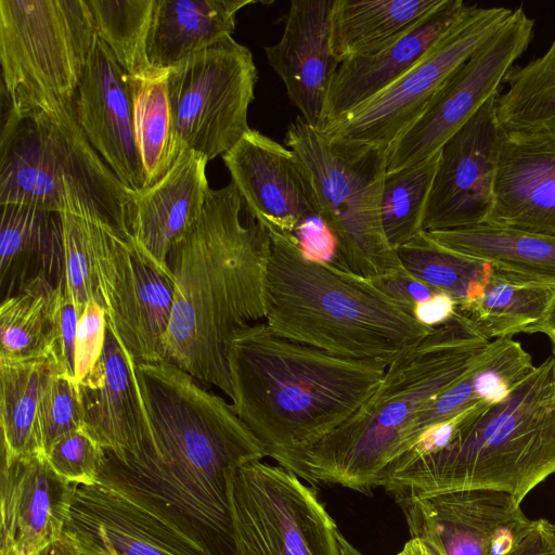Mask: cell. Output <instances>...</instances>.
<instances>
[{
	"instance_id": "6da1fadb",
	"label": "cell",
	"mask_w": 555,
	"mask_h": 555,
	"mask_svg": "<svg viewBox=\"0 0 555 555\" xmlns=\"http://www.w3.org/2000/svg\"><path fill=\"white\" fill-rule=\"evenodd\" d=\"M146 428L124 462L106 451L98 485L167 522L207 555H236L229 481L264 450L221 396L177 365L138 362Z\"/></svg>"
},
{
	"instance_id": "7a4b0ae2",
	"label": "cell",
	"mask_w": 555,
	"mask_h": 555,
	"mask_svg": "<svg viewBox=\"0 0 555 555\" xmlns=\"http://www.w3.org/2000/svg\"><path fill=\"white\" fill-rule=\"evenodd\" d=\"M235 185L209 189L195 222L167 263L173 304L166 361L231 400L227 347L240 330L266 319L270 231L246 208Z\"/></svg>"
},
{
	"instance_id": "3957f363",
	"label": "cell",
	"mask_w": 555,
	"mask_h": 555,
	"mask_svg": "<svg viewBox=\"0 0 555 555\" xmlns=\"http://www.w3.org/2000/svg\"><path fill=\"white\" fill-rule=\"evenodd\" d=\"M227 361L235 413L266 456L306 481L307 453L359 410L387 367L291 340L266 322L237 331Z\"/></svg>"
},
{
	"instance_id": "277c9868",
	"label": "cell",
	"mask_w": 555,
	"mask_h": 555,
	"mask_svg": "<svg viewBox=\"0 0 555 555\" xmlns=\"http://www.w3.org/2000/svg\"><path fill=\"white\" fill-rule=\"evenodd\" d=\"M266 324L328 353L390 364L434 328L377 282L307 256L294 234L269 228Z\"/></svg>"
},
{
	"instance_id": "5b68a950",
	"label": "cell",
	"mask_w": 555,
	"mask_h": 555,
	"mask_svg": "<svg viewBox=\"0 0 555 555\" xmlns=\"http://www.w3.org/2000/svg\"><path fill=\"white\" fill-rule=\"evenodd\" d=\"M555 473V353L503 400L474 405L441 449L396 463L383 487L395 500L460 490L511 494L520 505Z\"/></svg>"
},
{
	"instance_id": "8992f818",
	"label": "cell",
	"mask_w": 555,
	"mask_h": 555,
	"mask_svg": "<svg viewBox=\"0 0 555 555\" xmlns=\"http://www.w3.org/2000/svg\"><path fill=\"white\" fill-rule=\"evenodd\" d=\"M490 343L459 312L435 327L388 364L359 410L307 453L308 482L366 495L383 487L406 427L474 367Z\"/></svg>"
},
{
	"instance_id": "52a82bcc",
	"label": "cell",
	"mask_w": 555,
	"mask_h": 555,
	"mask_svg": "<svg viewBox=\"0 0 555 555\" xmlns=\"http://www.w3.org/2000/svg\"><path fill=\"white\" fill-rule=\"evenodd\" d=\"M0 205L72 212L129 236L135 196L93 150L74 104L15 115L2 108Z\"/></svg>"
},
{
	"instance_id": "ba28073f",
	"label": "cell",
	"mask_w": 555,
	"mask_h": 555,
	"mask_svg": "<svg viewBox=\"0 0 555 555\" xmlns=\"http://www.w3.org/2000/svg\"><path fill=\"white\" fill-rule=\"evenodd\" d=\"M284 142L310 175L319 219L335 243L336 266L374 282L405 273L382 224L387 150L338 147L300 116L288 125Z\"/></svg>"
},
{
	"instance_id": "9c48e42d",
	"label": "cell",
	"mask_w": 555,
	"mask_h": 555,
	"mask_svg": "<svg viewBox=\"0 0 555 555\" xmlns=\"http://www.w3.org/2000/svg\"><path fill=\"white\" fill-rule=\"evenodd\" d=\"M96 42L87 0H0L2 108L73 105Z\"/></svg>"
},
{
	"instance_id": "30bf717a",
	"label": "cell",
	"mask_w": 555,
	"mask_h": 555,
	"mask_svg": "<svg viewBox=\"0 0 555 555\" xmlns=\"http://www.w3.org/2000/svg\"><path fill=\"white\" fill-rule=\"evenodd\" d=\"M512 11L473 4L404 75L319 131L330 143L345 150H388L421 116L448 78L501 28Z\"/></svg>"
},
{
	"instance_id": "8fae6325",
	"label": "cell",
	"mask_w": 555,
	"mask_h": 555,
	"mask_svg": "<svg viewBox=\"0 0 555 555\" xmlns=\"http://www.w3.org/2000/svg\"><path fill=\"white\" fill-rule=\"evenodd\" d=\"M229 499L236 555H340L335 521L288 469L244 463L230 477Z\"/></svg>"
},
{
	"instance_id": "7c38bea8",
	"label": "cell",
	"mask_w": 555,
	"mask_h": 555,
	"mask_svg": "<svg viewBox=\"0 0 555 555\" xmlns=\"http://www.w3.org/2000/svg\"><path fill=\"white\" fill-rule=\"evenodd\" d=\"M258 74L250 50L232 36L168 70L167 89L179 151L209 160L250 130L248 108Z\"/></svg>"
},
{
	"instance_id": "4fadbf2b",
	"label": "cell",
	"mask_w": 555,
	"mask_h": 555,
	"mask_svg": "<svg viewBox=\"0 0 555 555\" xmlns=\"http://www.w3.org/2000/svg\"><path fill=\"white\" fill-rule=\"evenodd\" d=\"M93 273L107 322L138 362L166 361L173 283L130 238L91 221Z\"/></svg>"
},
{
	"instance_id": "5bb4252c",
	"label": "cell",
	"mask_w": 555,
	"mask_h": 555,
	"mask_svg": "<svg viewBox=\"0 0 555 555\" xmlns=\"http://www.w3.org/2000/svg\"><path fill=\"white\" fill-rule=\"evenodd\" d=\"M534 21L522 8L442 85L421 116L387 150L386 173L420 163L435 153L491 96L500 93L514 62L527 50Z\"/></svg>"
},
{
	"instance_id": "9a60e30c",
	"label": "cell",
	"mask_w": 555,
	"mask_h": 555,
	"mask_svg": "<svg viewBox=\"0 0 555 555\" xmlns=\"http://www.w3.org/2000/svg\"><path fill=\"white\" fill-rule=\"evenodd\" d=\"M411 538L437 543L446 555H507L530 527L506 492L472 489L396 500Z\"/></svg>"
},
{
	"instance_id": "2e32d148",
	"label": "cell",
	"mask_w": 555,
	"mask_h": 555,
	"mask_svg": "<svg viewBox=\"0 0 555 555\" xmlns=\"http://www.w3.org/2000/svg\"><path fill=\"white\" fill-rule=\"evenodd\" d=\"M491 96L440 149L424 231L486 223L492 206L500 127Z\"/></svg>"
},
{
	"instance_id": "e0dca14e",
	"label": "cell",
	"mask_w": 555,
	"mask_h": 555,
	"mask_svg": "<svg viewBox=\"0 0 555 555\" xmlns=\"http://www.w3.org/2000/svg\"><path fill=\"white\" fill-rule=\"evenodd\" d=\"M222 159L247 210L267 227L294 233L319 219L310 175L292 149L250 129Z\"/></svg>"
},
{
	"instance_id": "ac0fdd59",
	"label": "cell",
	"mask_w": 555,
	"mask_h": 555,
	"mask_svg": "<svg viewBox=\"0 0 555 555\" xmlns=\"http://www.w3.org/2000/svg\"><path fill=\"white\" fill-rule=\"evenodd\" d=\"M486 223L555 237V127H500Z\"/></svg>"
},
{
	"instance_id": "d6986e66",
	"label": "cell",
	"mask_w": 555,
	"mask_h": 555,
	"mask_svg": "<svg viewBox=\"0 0 555 555\" xmlns=\"http://www.w3.org/2000/svg\"><path fill=\"white\" fill-rule=\"evenodd\" d=\"M63 534L80 555H207L153 513L101 485L77 486Z\"/></svg>"
},
{
	"instance_id": "ffe728a7",
	"label": "cell",
	"mask_w": 555,
	"mask_h": 555,
	"mask_svg": "<svg viewBox=\"0 0 555 555\" xmlns=\"http://www.w3.org/2000/svg\"><path fill=\"white\" fill-rule=\"evenodd\" d=\"M86 139L120 182L134 194L147 188L139 153L128 75L98 38L74 99Z\"/></svg>"
},
{
	"instance_id": "44dd1931",
	"label": "cell",
	"mask_w": 555,
	"mask_h": 555,
	"mask_svg": "<svg viewBox=\"0 0 555 555\" xmlns=\"http://www.w3.org/2000/svg\"><path fill=\"white\" fill-rule=\"evenodd\" d=\"M78 485L59 476L44 454L2 455L0 543L34 555L63 537Z\"/></svg>"
},
{
	"instance_id": "7402d4cb",
	"label": "cell",
	"mask_w": 555,
	"mask_h": 555,
	"mask_svg": "<svg viewBox=\"0 0 555 555\" xmlns=\"http://www.w3.org/2000/svg\"><path fill=\"white\" fill-rule=\"evenodd\" d=\"M335 0H293L281 39L264 48L291 103L311 127L321 126L333 77L340 64L332 50Z\"/></svg>"
},
{
	"instance_id": "603a6c76",
	"label": "cell",
	"mask_w": 555,
	"mask_h": 555,
	"mask_svg": "<svg viewBox=\"0 0 555 555\" xmlns=\"http://www.w3.org/2000/svg\"><path fill=\"white\" fill-rule=\"evenodd\" d=\"M137 364L107 322L103 352L78 384L82 428L121 462L139 449L146 427Z\"/></svg>"
},
{
	"instance_id": "cb8c5ba5",
	"label": "cell",
	"mask_w": 555,
	"mask_h": 555,
	"mask_svg": "<svg viewBox=\"0 0 555 555\" xmlns=\"http://www.w3.org/2000/svg\"><path fill=\"white\" fill-rule=\"evenodd\" d=\"M207 164L204 156L181 151L169 171L137 193L129 208L131 242L171 280L168 255L202 211L209 191Z\"/></svg>"
},
{
	"instance_id": "d4e9b609",
	"label": "cell",
	"mask_w": 555,
	"mask_h": 555,
	"mask_svg": "<svg viewBox=\"0 0 555 555\" xmlns=\"http://www.w3.org/2000/svg\"><path fill=\"white\" fill-rule=\"evenodd\" d=\"M462 0H444L401 38L378 53L340 62L331 82L321 126L338 119L373 98L411 69L470 9Z\"/></svg>"
},
{
	"instance_id": "484cf974",
	"label": "cell",
	"mask_w": 555,
	"mask_h": 555,
	"mask_svg": "<svg viewBox=\"0 0 555 555\" xmlns=\"http://www.w3.org/2000/svg\"><path fill=\"white\" fill-rule=\"evenodd\" d=\"M254 0H155L146 40L152 68L169 70L231 37L236 14Z\"/></svg>"
},
{
	"instance_id": "4316f807",
	"label": "cell",
	"mask_w": 555,
	"mask_h": 555,
	"mask_svg": "<svg viewBox=\"0 0 555 555\" xmlns=\"http://www.w3.org/2000/svg\"><path fill=\"white\" fill-rule=\"evenodd\" d=\"M555 284L491 263L479 297L457 308L488 340L512 337L544 319Z\"/></svg>"
},
{
	"instance_id": "83f0119b",
	"label": "cell",
	"mask_w": 555,
	"mask_h": 555,
	"mask_svg": "<svg viewBox=\"0 0 555 555\" xmlns=\"http://www.w3.org/2000/svg\"><path fill=\"white\" fill-rule=\"evenodd\" d=\"M444 0H335L332 50L339 62L386 49Z\"/></svg>"
},
{
	"instance_id": "f1b7e54d",
	"label": "cell",
	"mask_w": 555,
	"mask_h": 555,
	"mask_svg": "<svg viewBox=\"0 0 555 555\" xmlns=\"http://www.w3.org/2000/svg\"><path fill=\"white\" fill-rule=\"evenodd\" d=\"M426 233L435 242L455 253L555 284L553 236L489 223Z\"/></svg>"
},
{
	"instance_id": "f546056e",
	"label": "cell",
	"mask_w": 555,
	"mask_h": 555,
	"mask_svg": "<svg viewBox=\"0 0 555 555\" xmlns=\"http://www.w3.org/2000/svg\"><path fill=\"white\" fill-rule=\"evenodd\" d=\"M56 284L44 274L30 279L0 306V363L52 359Z\"/></svg>"
},
{
	"instance_id": "4dcf8cb0",
	"label": "cell",
	"mask_w": 555,
	"mask_h": 555,
	"mask_svg": "<svg viewBox=\"0 0 555 555\" xmlns=\"http://www.w3.org/2000/svg\"><path fill=\"white\" fill-rule=\"evenodd\" d=\"M57 372L52 359L0 363L2 455L40 453L34 437L36 414L44 388Z\"/></svg>"
},
{
	"instance_id": "1f68e13d",
	"label": "cell",
	"mask_w": 555,
	"mask_h": 555,
	"mask_svg": "<svg viewBox=\"0 0 555 555\" xmlns=\"http://www.w3.org/2000/svg\"><path fill=\"white\" fill-rule=\"evenodd\" d=\"M167 77L168 70L157 69L143 77H129L135 139L147 188L169 171L180 154L169 104Z\"/></svg>"
},
{
	"instance_id": "d6a6232c",
	"label": "cell",
	"mask_w": 555,
	"mask_h": 555,
	"mask_svg": "<svg viewBox=\"0 0 555 555\" xmlns=\"http://www.w3.org/2000/svg\"><path fill=\"white\" fill-rule=\"evenodd\" d=\"M396 250L410 275L451 295L457 308L480 296L491 268L490 262L441 246L425 231Z\"/></svg>"
},
{
	"instance_id": "836d02e7",
	"label": "cell",
	"mask_w": 555,
	"mask_h": 555,
	"mask_svg": "<svg viewBox=\"0 0 555 555\" xmlns=\"http://www.w3.org/2000/svg\"><path fill=\"white\" fill-rule=\"evenodd\" d=\"M504 82L508 89L495 102L501 128L555 127V39L542 56L525 66L513 67Z\"/></svg>"
},
{
	"instance_id": "e575fe53",
	"label": "cell",
	"mask_w": 555,
	"mask_h": 555,
	"mask_svg": "<svg viewBox=\"0 0 555 555\" xmlns=\"http://www.w3.org/2000/svg\"><path fill=\"white\" fill-rule=\"evenodd\" d=\"M440 150L414 165L386 173L380 216L384 233L397 249L424 231V218Z\"/></svg>"
},
{
	"instance_id": "d590c367",
	"label": "cell",
	"mask_w": 555,
	"mask_h": 555,
	"mask_svg": "<svg viewBox=\"0 0 555 555\" xmlns=\"http://www.w3.org/2000/svg\"><path fill=\"white\" fill-rule=\"evenodd\" d=\"M98 38L112 51L124 72L133 78L154 68L146 56V40L155 0H87Z\"/></svg>"
},
{
	"instance_id": "8d00e7d4",
	"label": "cell",
	"mask_w": 555,
	"mask_h": 555,
	"mask_svg": "<svg viewBox=\"0 0 555 555\" xmlns=\"http://www.w3.org/2000/svg\"><path fill=\"white\" fill-rule=\"evenodd\" d=\"M0 206L1 280L21 260L30 256L38 257L46 269L53 268L61 254L60 214L23 204Z\"/></svg>"
},
{
	"instance_id": "74e56055",
	"label": "cell",
	"mask_w": 555,
	"mask_h": 555,
	"mask_svg": "<svg viewBox=\"0 0 555 555\" xmlns=\"http://www.w3.org/2000/svg\"><path fill=\"white\" fill-rule=\"evenodd\" d=\"M61 260L56 285L70 298L80 315L87 305L101 299L93 273L91 219L62 212Z\"/></svg>"
},
{
	"instance_id": "f35d334b",
	"label": "cell",
	"mask_w": 555,
	"mask_h": 555,
	"mask_svg": "<svg viewBox=\"0 0 555 555\" xmlns=\"http://www.w3.org/2000/svg\"><path fill=\"white\" fill-rule=\"evenodd\" d=\"M82 426L78 384L57 372L44 388L36 414L34 437L38 451L44 454L59 438Z\"/></svg>"
},
{
	"instance_id": "ab89813d",
	"label": "cell",
	"mask_w": 555,
	"mask_h": 555,
	"mask_svg": "<svg viewBox=\"0 0 555 555\" xmlns=\"http://www.w3.org/2000/svg\"><path fill=\"white\" fill-rule=\"evenodd\" d=\"M53 470L65 480L83 486L99 482L105 450L83 429L59 438L44 453Z\"/></svg>"
},
{
	"instance_id": "60d3db41",
	"label": "cell",
	"mask_w": 555,
	"mask_h": 555,
	"mask_svg": "<svg viewBox=\"0 0 555 555\" xmlns=\"http://www.w3.org/2000/svg\"><path fill=\"white\" fill-rule=\"evenodd\" d=\"M107 318L100 302L90 301L78 324L75 347V382L79 384L100 359L106 339Z\"/></svg>"
},
{
	"instance_id": "b9f144b4",
	"label": "cell",
	"mask_w": 555,
	"mask_h": 555,
	"mask_svg": "<svg viewBox=\"0 0 555 555\" xmlns=\"http://www.w3.org/2000/svg\"><path fill=\"white\" fill-rule=\"evenodd\" d=\"M80 313L70 298L56 285L53 305V356L59 371L75 380V347Z\"/></svg>"
},
{
	"instance_id": "7bdbcfd3",
	"label": "cell",
	"mask_w": 555,
	"mask_h": 555,
	"mask_svg": "<svg viewBox=\"0 0 555 555\" xmlns=\"http://www.w3.org/2000/svg\"><path fill=\"white\" fill-rule=\"evenodd\" d=\"M507 555H555L554 525L546 519L532 520Z\"/></svg>"
},
{
	"instance_id": "ee69618b",
	"label": "cell",
	"mask_w": 555,
	"mask_h": 555,
	"mask_svg": "<svg viewBox=\"0 0 555 555\" xmlns=\"http://www.w3.org/2000/svg\"><path fill=\"white\" fill-rule=\"evenodd\" d=\"M415 319L427 327H437L457 312V302L455 299L444 293L437 292L429 299L418 302L413 309Z\"/></svg>"
},
{
	"instance_id": "f6af8a7d",
	"label": "cell",
	"mask_w": 555,
	"mask_h": 555,
	"mask_svg": "<svg viewBox=\"0 0 555 555\" xmlns=\"http://www.w3.org/2000/svg\"><path fill=\"white\" fill-rule=\"evenodd\" d=\"M377 283L392 297L411 305L413 308L416 304L425 301L440 292L413 278L408 272Z\"/></svg>"
},
{
	"instance_id": "bcb514c9",
	"label": "cell",
	"mask_w": 555,
	"mask_h": 555,
	"mask_svg": "<svg viewBox=\"0 0 555 555\" xmlns=\"http://www.w3.org/2000/svg\"><path fill=\"white\" fill-rule=\"evenodd\" d=\"M398 555H446L435 542L426 539L411 538Z\"/></svg>"
},
{
	"instance_id": "7dc6e473",
	"label": "cell",
	"mask_w": 555,
	"mask_h": 555,
	"mask_svg": "<svg viewBox=\"0 0 555 555\" xmlns=\"http://www.w3.org/2000/svg\"><path fill=\"white\" fill-rule=\"evenodd\" d=\"M34 555H80L74 542L63 534L59 540L48 544Z\"/></svg>"
},
{
	"instance_id": "c3c4849f",
	"label": "cell",
	"mask_w": 555,
	"mask_h": 555,
	"mask_svg": "<svg viewBox=\"0 0 555 555\" xmlns=\"http://www.w3.org/2000/svg\"><path fill=\"white\" fill-rule=\"evenodd\" d=\"M543 333L548 338L555 336V299L542 321L531 326L526 334Z\"/></svg>"
},
{
	"instance_id": "681fc988",
	"label": "cell",
	"mask_w": 555,
	"mask_h": 555,
	"mask_svg": "<svg viewBox=\"0 0 555 555\" xmlns=\"http://www.w3.org/2000/svg\"><path fill=\"white\" fill-rule=\"evenodd\" d=\"M338 546L340 555H364L356 548L340 532L338 533Z\"/></svg>"
},
{
	"instance_id": "f907efd6",
	"label": "cell",
	"mask_w": 555,
	"mask_h": 555,
	"mask_svg": "<svg viewBox=\"0 0 555 555\" xmlns=\"http://www.w3.org/2000/svg\"><path fill=\"white\" fill-rule=\"evenodd\" d=\"M0 555H16V554L10 545H8L5 543H0Z\"/></svg>"
},
{
	"instance_id": "816d5d0a",
	"label": "cell",
	"mask_w": 555,
	"mask_h": 555,
	"mask_svg": "<svg viewBox=\"0 0 555 555\" xmlns=\"http://www.w3.org/2000/svg\"><path fill=\"white\" fill-rule=\"evenodd\" d=\"M550 339H551L552 346H553V353H555V336Z\"/></svg>"
},
{
	"instance_id": "f5cc1de1",
	"label": "cell",
	"mask_w": 555,
	"mask_h": 555,
	"mask_svg": "<svg viewBox=\"0 0 555 555\" xmlns=\"http://www.w3.org/2000/svg\"><path fill=\"white\" fill-rule=\"evenodd\" d=\"M554 534H555V525H554Z\"/></svg>"
}]
</instances>
